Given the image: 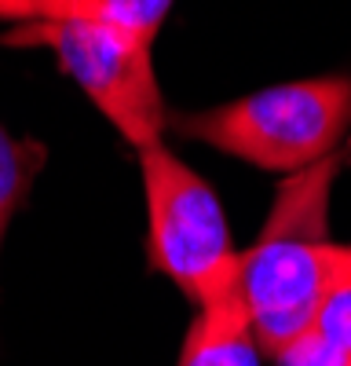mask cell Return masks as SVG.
<instances>
[{
    "instance_id": "obj_1",
    "label": "cell",
    "mask_w": 351,
    "mask_h": 366,
    "mask_svg": "<svg viewBox=\"0 0 351 366\" xmlns=\"http://www.w3.org/2000/svg\"><path fill=\"white\" fill-rule=\"evenodd\" d=\"M351 162V143L278 183L256 242L242 253L238 293L263 352H282L311 330L326 297L351 274V242L330 238L333 183Z\"/></svg>"
},
{
    "instance_id": "obj_2",
    "label": "cell",
    "mask_w": 351,
    "mask_h": 366,
    "mask_svg": "<svg viewBox=\"0 0 351 366\" xmlns=\"http://www.w3.org/2000/svg\"><path fill=\"white\" fill-rule=\"evenodd\" d=\"M168 125L263 172H304L337 154L351 132V77H307L234 103L168 117Z\"/></svg>"
},
{
    "instance_id": "obj_3",
    "label": "cell",
    "mask_w": 351,
    "mask_h": 366,
    "mask_svg": "<svg viewBox=\"0 0 351 366\" xmlns=\"http://www.w3.org/2000/svg\"><path fill=\"white\" fill-rule=\"evenodd\" d=\"M4 44L48 48L73 84L136 150L165 143L168 110L158 88L151 44L136 29L103 15L29 19L11 26Z\"/></svg>"
},
{
    "instance_id": "obj_4",
    "label": "cell",
    "mask_w": 351,
    "mask_h": 366,
    "mask_svg": "<svg viewBox=\"0 0 351 366\" xmlns=\"http://www.w3.org/2000/svg\"><path fill=\"white\" fill-rule=\"evenodd\" d=\"M146 198V260L198 308L238 290L242 253H234L216 191L172 150H139Z\"/></svg>"
},
{
    "instance_id": "obj_5",
    "label": "cell",
    "mask_w": 351,
    "mask_h": 366,
    "mask_svg": "<svg viewBox=\"0 0 351 366\" xmlns=\"http://www.w3.org/2000/svg\"><path fill=\"white\" fill-rule=\"evenodd\" d=\"M176 366H260V337L238 290L198 308Z\"/></svg>"
},
{
    "instance_id": "obj_6",
    "label": "cell",
    "mask_w": 351,
    "mask_h": 366,
    "mask_svg": "<svg viewBox=\"0 0 351 366\" xmlns=\"http://www.w3.org/2000/svg\"><path fill=\"white\" fill-rule=\"evenodd\" d=\"M41 165H44V147L37 139H15L0 129V246H4L11 217L22 209Z\"/></svg>"
},
{
    "instance_id": "obj_7",
    "label": "cell",
    "mask_w": 351,
    "mask_h": 366,
    "mask_svg": "<svg viewBox=\"0 0 351 366\" xmlns=\"http://www.w3.org/2000/svg\"><path fill=\"white\" fill-rule=\"evenodd\" d=\"M168 8H172V0H103L99 11H92V15L113 19V22L136 29L139 37L154 41L165 15H168Z\"/></svg>"
},
{
    "instance_id": "obj_8",
    "label": "cell",
    "mask_w": 351,
    "mask_h": 366,
    "mask_svg": "<svg viewBox=\"0 0 351 366\" xmlns=\"http://www.w3.org/2000/svg\"><path fill=\"white\" fill-rule=\"evenodd\" d=\"M275 366H351V359L333 348L322 333L304 330L297 341H289L282 352H275Z\"/></svg>"
},
{
    "instance_id": "obj_9",
    "label": "cell",
    "mask_w": 351,
    "mask_h": 366,
    "mask_svg": "<svg viewBox=\"0 0 351 366\" xmlns=\"http://www.w3.org/2000/svg\"><path fill=\"white\" fill-rule=\"evenodd\" d=\"M103 0H34V19H66V15H92Z\"/></svg>"
},
{
    "instance_id": "obj_10",
    "label": "cell",
    "mask_w": 351,
    "mask_h": 366,
    "mask_svg": "<svg viewBox=\"0 0 351 366\" xmlns=\"http://www.w3.org/2000/svg\"><path fill=\"white\" fill-rule=\"evenodd\" d=\"M34 19V0H0V22H29Z\"/></svg>"
}]
</instances>
